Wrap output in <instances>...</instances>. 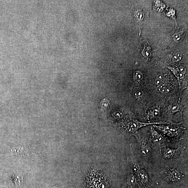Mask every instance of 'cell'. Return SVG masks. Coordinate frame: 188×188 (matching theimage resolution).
I'll return each mask as SVG.
<instances>
[{
	"label": "cell",
	"instance_id": "6",
	"mask_svg": "<svg viewBox=\"0 0 188 188\" xmlns=\"http://www.w3.org/2000/svg\"><path fill=\"white\" fill-rule=\"evenodd\" d=\"M161 151L165 160H171L178 157L181 152V147L174 149L168 146H163L161 148Z\"/></svg>",
	"mask_w": 188,
	"mask_h": 188
},
{
	"label": "cell",
	"instance_id": "13",
	"mask_svg": "<svg viewBox=\"0 0 188 188\" xmlns=\"http://www.w3.org/2000/svg\"><path fill=\"white\" fill-rule=\"evenodd\" d=\"M145 10L135 8L133 10V15L137 21H142L145 17Z\"/></svg>",
	"mask_w": 188,
	"mask_h": 188
},
{
	"label": "cell",
	"instance_id": "15",
	"mask_svg": "<svg viewBox=\"0 0 188 188\" xmlns=\"http://www.w3.org/2000/svg\"><path fill=\"white\" fill-rule=\"evenodd\" d=\"M184 36V31L183 29L177 30L173 36V39L176 43H179L183 38Z\"/></svg>",
	"mask_w": 188,
	"mask_h": 188
},
{
	"label": "cell",
	"instance_id": "4",
	"mask_svg": "<svg viewBox=\"0 0 188 188\" xmlns=\"http://www.w3.org/2000/svg\"><path fill=\"white\" fill-rule=\"evenodd\" d=\"M132 173L136 177L138 181L145 188H149L150 181L149 175L145 169L135 161H132L131 165Z\"/></svg>",
	"mask_w": 188,
	"mask_h": 188
},
{
	"label": "cell",
	"instance_id": "8",
	"mask_svg": "<svg viewBox=\"0 0 188 188\" xmlns=\"http://www.w3.org/2000/svg\"><path fill=\"white\" fill-rule=\"evenodd\" d=\"M150 134L151 141L154 144L161 145L164 141L162 135L152 126L150 128Z\"/></svg>",
	"mask_w": 188,
	"mask_h": 188
},
{
	"label": "cell",
	"instance_id": "21",
	"mask_svg": "<svg viewBox=\"0 0 188 188\" xmlns=\"http://www.w3.org/2000/svg\"><path fill=\"white\" fill-rule=\"evenodd\" d=\"M101 102V106L102 107L104 108V109L107 108L109 107L110 105L109 100L107 99H104L102 100Z\"/></svg>",
	"mask_w": 188,
	"mask_h": 188
},
{
	"label": "cell",
	"instance_id": "19",
	"mask_svg": "<svg viewBox=\"0 0 188 188\" xmlns=\"http://www.w3.org/2000/svg\"><path fill=\"white\" fill-rule=\"evenodd\" d=\"M182 56L179 53H176L172 55L170 58V61L172 62H175L179 61L182 58Z\"/></svg>",
	"mask_w": 188,
	"mask_h": 188
},
{
	"label": "cell",
	"instance_id": "12",
	"mask_svg": "<svg viewBox=\"0 0 188 188\" xmlns=\"http://www.w3.org/2000/svg\"><path fill=\"white\" fill-rule=\"evenodd\" d=\"M126 186V188H137L138 186V182L132 173L130 174L127 177Z\"/></svg>",
	"mask_w": 188,
	"mask_h": 188
},
{
	"label": "cell",
	"instance_id": "2",
	"mask_svg": "<svg viewBox=\"0 0 188 188\" xmlns=\"http://www.w3.org/2000/svg\"><path fill=\"white\" fill-rule=\"evenodd\" d=\"M100 170H95L88 176L86 188H109V181L104 174Z\"/></svg>",
	"mask_w": 188,
	"mask_h": 188
},
{
	"label": "cell",
	"instance_id": "20",
	"mask_svg": "<svg viewBox=\"0 0 188 188\" xmlns=\"http://www.w3.org/2000/svg\"><path fill=\"white\" fill-rule=\"evenodd\" d=\"M143 94V92L140 90H134L133 93V96L136 98H138Z\"/></svg>",
	"mask_w": 188,
	"mask_h": 188
},
{
	"label": "cell",
	"instance_id": "22",
	"mask_svg": "<svg viewBox=\"0 0 188 188\" xmlns=\"http://www.w3.org/2000/svg\"><path fill=\"white\" fill-rule=\"evenodd\" d=\"M180 110L178 105H174L171 108V112L173 113L179 112Z\"/></svg>",
	"mask_w": 188,
	"mask_h": 188
},
{
	"label": "cell",
	"instance_id": "10",
	"mask_svg": "<svg viewBox=\"0 0 188 188\" xmlns=\"http://www.w3.org/2000/svg\"><path fill=\"white\" fill-rule=\"evenodd\" d=\"M160 115V109L158 106H154L148 111L147 114L148 120H153L159 117Z\"/></svg>",
	"mask_w": 188,
	"mask_h": 188
},
{
	"label": "cell",
	"instance_id": "18",
	"mask_svg": "<svg viewBox=\"0 0 188 188\" xmlns=\"http://www.w3.org/2000/svg\"><path fill=\"white\" fill-rule=\"evenodd\" d=\"M133 75L134 80L137 82H140L142 81L143 78V75L141 71L138 70L136 71L134 73Z\"/></svg>",
	"mask_w": 188,
	"mask_h": 188
},
{
	"label": "cell",
	"instance_id": "1",
	"mask_svg": "<svg viewBox=\"0 0 188 188\" xmlns=\"http://www.w3.org/2000/svg\"><path fill=\"white\" fill-rule=\"evenodd\" d=\"M170 124L165 122H158L152 123H144L140 122L136 119H127L122 122L119 124V128L123 133L128 135H134L137 133L139 129L142 127L155 124Z\"/></svg>",
	"mask_w": 188,
	"mask_h": 188
},
{
	"label": "cell",
	"instance_id": "9",
	"mask_svg": "<svg viewBox=\"0 0 188 188\" xmlns=\"http://www.w3.org/2000/svg\"><path fill=\"white\" fill-rule=\"evenodd\" d=\"M173 73L176 77L178 78L179 81L180 88L181 85V82L183 80L184 78V75L186 72V70L182 66H180L178 67H168Z\"/></svg>",
	"mask_w": 188,
	"mask_h": 188
},
{
	"label": "cell",
	"instance_id": "3",
	"mask_svg": "<svg viewBox=\"0 0 188 188\" xmlns=\"http://www.w3.org/2000/svg\"><path fill=\"white\" fill-rule=\"evenodd\" d=\"M153 126L161 132L169 141L173 142L178 141L182 130L185 129L170 124L167 125L163 124L158 126L153 125Z\"/></svg>",
	"mask_w": 188,
	"mask_h": 188
},
{
	"label": "cell",
	"instance_id": "14",
	"mask_svg": "<svg viewBox=\"0 0 188 188\" xmlns=\"http://www.w3.org/2000/svg\"><path fill=\"white\" fill-rule=\"evenodd\" d=\"M159 91L162 94H166L170 91L171 88L170 84L167 80L165 83L158 87Z\"/></svg>",
	"mask_w": 188,
	"mask_h": 188
},
{
	"label": "cell",
	"instance_id": "17",
	"mask_svg": "<svg viewBox=\"0 0 188 188\" xmlns=\"http://www.w3.org/2000/svg\"><path fill=\"white\" fill-rule=\"evenodd\" d=\"M154 4V9L158 12H162L165 8V5L160 1H155Z\"/></svg>",
	"mask_w": 188,
	"mask_h": 188
},
{
	"label": "cell",
	"instance_id": "16",
	"mask_svg": "<svg viewBox=\"0 0 188 188\" xmlns=\"http://www.w3.org/2000/svg\"><path fill=\"white\" fill-rule=\"evenodd\" d=\"M167 80L166 76L163 74H158L155 78V83L158 86L161 85Z\"/></svg>",
	"mask_w": 188,
	"mask_h": 188
},
{
	"label": "cell",
	"instance_id": "11",
	"mask_svg": "<svg viewBox=\"0 0 188 188\" xmlns=\"http://www.w3.org/2000/svg\"><path fill=\"white\" fill-rule=\"evenodd\" d=\"M141 50L143 56L148 58L151 56V49L150 45L146 40H144L142 42Z\"/></svg>",
	"mask_w": 188,
	"mask_h": 188
},
{
	"label": "cell",
	"instance_id": "5",
	"mask_svg": "<svg viewBox=\"0 0 188 188\" xmlns=\"http://www.w3.org/2000/svg\"><path fill=\"white\" fill-rule=\"evenodd\" d=\"M162 178L170 183H176L181 182L184 177V174L178 168H168L163 171L162 173Z\"/></svg>",
	"mask_w": 188,
	"mask_h": 188
},
{
	"label": "cell",
	"instance_id": "7",
	"mask_svg": "<svg viewBox=\"0 0 188 188\" xmlns=\"http://www.w3.org/2000/svg\"><path fill=\"white\" fill-rule=\"evenodd\" d=\"M137 139L139 145L140 153L142 157L144 158L149 157L152 151L150 144L145 139L138 137Z\"/></svg>",
	"mask_w": 188,
	"mask_h": 188
}]
</instances>
